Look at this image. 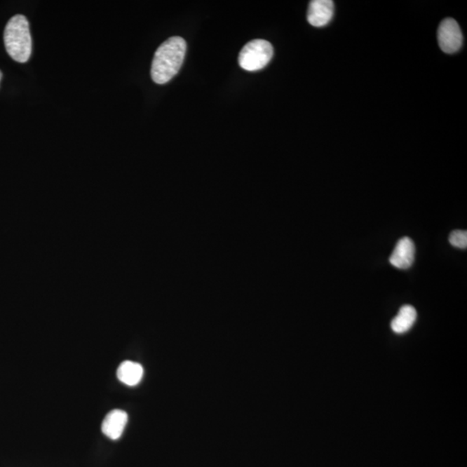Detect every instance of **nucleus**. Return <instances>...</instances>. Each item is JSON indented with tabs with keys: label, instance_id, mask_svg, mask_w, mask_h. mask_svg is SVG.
<instances>
[{
	"label": "nucleus",
	"instance_id": "1",
	"mask_svg": "<svg viewBox=\"0 0 467 467\" xmlns=\"http://www.w3.org/2000/svg\"><path fill=\"white\" fill-rule=\"evenodd\" d=\"M187 43L180 36H172L163 43L154 54L151 76L154 83L165 84L175 76L183 65Z\"/></svg>",
	"mask_w": 467,
	"mask_h": 467
},
{
	"label": "nucleus",
	"instance_id": "2",
	"mask_svg": "<svg viewBox=\"0 0 467 467\" xmlns=\"http://www.w3.org/2000/svg\"><path fill=\"white\" fill-rule=\"evenodd\" d=\"M7 53L14 61L25 64L31 57L32 40L27 18L18 14L11 18L4 32Z\"/></svg>",
	"mask_w": 467,
	"mask_h": 467
},
{
	"label": "nucleus",
	"instance_id": "3",
	"mask_svg": "<svg viewBox=\"0 0 467 467\" xmlns=\"http://www.w3.org/2000/svg\"><path fill=\"white\" fill-rule=\"evenodd\" d=\"M273 55L272 44L268 41L255 39L248 43L239 55V65L247 72H257L271 61Z\"/></svg>",
	"mask_w": 467,
	"mask_h": 467
},
{
	"label": "nucleus",
	"instance_id": "4",
	"mask_svg": "<svg viewBox=\"0 0 467 467\" xmlns=\"http://www.w3.org/2000/svg\"><path fill=\"white\" fill-rule=\"evenodd\" d=\"M438 42L445 53H454L461 49L463 35L457 22L453 18H448L441 22L438 29Z\"/></svg>",
	"mask_w": 467,
	"mask_h": 467
},
{
	"label": "nucleus",
	"instance_id": "5",
	"mask_svg": "<svg viewBox=\"0 0 467 467\" xmlns=\"http://www.w3.org/2000/svg\"><path fill=\"white\" fill-rule=\"evenodd\" d=\"M333 13L334 4L331 0H313L307 12V21L314 27H323L331 22Z\"/></svg>",
	"mask_w": 467,
	"mask_h": 467
},
{
	"label": "nucleus",
	"instance_id": "6",
	"mask_svg": "<svg viewBox=\"0 0 467 467\" xmlns=\"http://www.w3.org/2000/svg\"><path fill=\"white\" fill-rule=\"evenodd\" d=\"M415 247L412 239L410 237H403L396 243L389 262L395 268L407 269L412 266L414 261Z\"/></svg>",
	"mask_w": 467,
	"mask_h": 467
},
{
	"label": "nucleus",
	"instance_id": "7",
	"mask_svg": "<svg viewBox=\"0 0 467 467\" xmlns=\"http://www.w3.org/2000/svg\"><path fill=\"white\" fill-rule=\"evenodd\" d=\"M128 421V414L125 411L121 410L111 411L103 420L102 433L111 440H118L123 433Z\"/></svg>",
	"mask_w": 467,
	"mask_h": 467
},
{
	"label": "nucleus",
	"instance_id": "8",
	"mask_svg": "<svg viewBox=\"0 0 467 467\" xmlns=\"http://www.w3.org/2000/svg\"><path fill=\"white\" fill-rule=\"evenodd\" d=\"M144 369L142 365L132 361H125L119 366L117 377L119 380L128 386H135L142 381Z\"/></svg>",
	"mask_w": 467,
	"mask_h": 467
},
{
	"label": "nucleus",
	"instance_id": "9",
	"mask_svg": "<svg viewBox=\"0 0 467 467\" xmlns=\"http://www.w3.org/2000/svg\"><path fill=\"white\" fill-rule=\"evenodd\" d=\"M417 313L414 307L410 305H405L401 307L399 313L393 318L391 322V329L393 332L398 334H402L409 332L417 321Z\"/></svg>",
	"mask_w": 467,
	"mask_h": 467
},
{
	"label": "nucleus",
	"instance_id": "10",
	"mask_svg": "<svg viewBox=\"0 0 467 467\" xmlns=\"http://www.w3.org/2000/svg\"><path fill=\"white\" fill-rule=\"evenodd\" d=\"M449 243L454 247L464 250L467 247V232L466 231H454L452 232L449 236Z\"/></svg>",
	"mask_w": 467,
	"mask_h": 467
},
{
	"label": "nucleus",
	"instance_id": "11",
	"mask_svg": "<svg viewBox=\"0 0 467 467\" xmlns=\"http://www.w3.org/2000/svg\"><path fill=\"white\" fill-rule=\"evenodd\" d=\"M2 76H3V74L1 72V70H0V81H1Z\"/></svg>",
	"mask_w": 467,
	"mask_h": 467
}]
</instances>
